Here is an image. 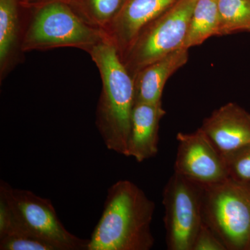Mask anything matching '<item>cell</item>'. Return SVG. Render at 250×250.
Returning <instances> with one entry per match:
<instances>
[{
    "instance_id": "cell-1",
    "label": "cell",
    "mask_w": 250,
    "mask_h": 250,
    "mask_svg": "<svg viewBox=\"0 0 250 250\" xmlns=\"http://www.w3.org/2000/svg\"><path fill=\"white\" fill-rule=\"evenodd\" d=\"M155 204L133 182L120 180L108 189L103 214L87 250H149Z\"/></svg>"
},
{
    "instance_id": "cell-2",
    "label": "cell",
    "mask_w": 250,
    "mask_h": 250,
    "mask_svg": "<svg viewBox=\"0 0 250 250\" xmlns=\"http://www.w3.org/2000/svg\"><path fill=\"white\" fill-rule=\"evenodd\" d=\"M104 83L98 126L109 150L128 156L131 117L136 101L134 83L120 61L114 46L101 42L92 50Z\"/></svg>"
},
{
    "instance_id": "cell-3",
    "label": "cell",
    "mask_w": 250,
    "mask_h": 250,
    "mask_svg": "<svg viewBox=\"0 0 250 250\" xmlns=\"http://www.w3.org/2000/svg\"><path fill=\"white\" fill-rule=\"evenodd\" d=\"M202 220L228 250H250V180L202 186Z\"/></svg>"
},
{
    "instance_id": "cell-4",
    "label": "cell",
    "mask_w": 250,
    "mask_h": 250,
    "mask_svg": "<svg viewBox=\"0 0 250 250\" xmlns=\"http://www.w3.org/2000/svg\"><path fill=\"white\" fill-rule=\"evenodd\" d=\"M203 187L177 172L163 191L167 250H192L202 220Z\"/></svg>"
},
{
    "instance_id": "cell-5",
    "label": "cell",
    "mask_w": 250,
    "mask_h": 250,
    "mask_svg": "<svg viewBox=\"0 0 250 250\" xmlns=\"http://www.w3.org/2000/svg\"><path fill=\"white\" fill-rule=\"evenodd\" d=\"M0 190L4 192L28 232L50 243L57 250H88L89 239H82L67 231L49 199L29 190L14 188L3 180Z\"/></svg>"
},
{
    "instance_id": "cell-6",
    "label": "cell",
    "mask_w": 250,
    "mask_h": 250,
    "mask_svg": "<svg viewBox=\"0 0 250 250\" xmlns=\"http://www.w3.org/2000/svg\"><path fill=\"white\" fill-rule=\"evenodd\" d=\"M197 0H177L156 18L136 42L134 62L144 68L159 59L183 48L192 12Z\"/></svg>"
},
{
    "instance_id": "cell-7",
    "label": "cell",
    "mask_w": 250,
    "mask_h": 250,
    "mask_svg": "<svg viewBox=\"0 0 250 250\" xmlns=\"http://www.w3.org/2000/svg\"><path fill=\"white\" fill-rule=\"evenodd\" d=\"M174 172L201 186L211 185L229 177L223 153L199 128L192 133L179 132Z\"/></svg>"
},
{
    "instance_id": "cell-8",
    "label": "cell",
    "mask_w": 250,
    "mask_h": 250,
    "mask_svg": "<svg viewBox=\"0 0 250 250\" xmlns=\"http://www.w3.org/2000/svg\"><path fill=\"white\" fill-rule=\"evenodd\" d=\"M93 37L71 9L62 3L45 5L39 11L28 34L36 45H71L85 43Z\"/></svg>"
},
{
    "instance_id": "cell-9",
    "label": "cell",
    "mask_w": 250,
    "mask_h": 250,
    "mask_svg": "<svg viewBox=\"0 0 250 250\" xmlns=\"http://www.w3.org/2000/svg\"><path fill=\"white\" fill-rule=\"evenodd\" d=\"M200 128L226 154L250 143V113L237 104L228 103L205 118Z\"/></svg>"
},
{
    "instance_id": "cell-10",
    "label": "cell",
    "mask_w": 250,
    "mask_h": 250,
    "mask_svg": "<svg viewBox=\"0 0 250 250\" xmlns=\"http://www.w3.org/2000/svg\"><path fill=\"white\" fill-rule=\"evenodd\" d=\"M166 111L161 102H136L131 117L128 156L139 163L154 157L159 151V123Z\"/></svg>"
},
{
    "instance_id": "cell-11",
    "label": "cell",
    "mask_w": 250,
    "mask_h": 250,
    "mask_svg": "<svg viewBox=\"0 0 250 250\" xmlns=\"http://www.w3.org/2000/svg\"><path fill=\"white\" fill-rule=\"evenodd\" d=\"M188 49L180 48L144 67L136 89V101L160 103L163 90L169 77L183 67L188 59Z\"/></svg>"
},
{
    "instance_id": "cell-12",
    "label": "cell",
    "mask_w": 250,
    "mask_h": 250,
    "mask_svg": "<svg viewBox=\"0 0 250 250\" xmlns=\"http://www.w3.org/2000/svg\"><path fill=\"white\" fill-rule=\"evenodd\" d=\"M177 0H129L118 19L122 39L129 42L136 39L148 23L166 12Z\"/></svg>"
},
{
    "instance_id": "cell-13",
    "label": "cell",
    "mask_w": 250,
    "mask_h": 250,
    "mask_svg": "<svg viewBox=\"0 0 250 250\" xmlns=\"http://www.w3.org/2000/svg\"><path fill=\"white\" fill-rule=\"evenodd\" d=\"M218 0H197L183 48L201 45L208 38L218 36Z\"/></svg>"
},
{
    "instance_id": "cell-14",
    "label": "cell",
    "mask_w": 250,
    "mask_h": 250,
    "mask_svg": "<svg viewBox=\"0 0 250 250\" xmlns=\"http://www.w3.org/2000/svg\"><path fill=\"white\" fill-rule=\"evenodd\" d=\"M218 36L250 31V0H218Z\"/></svg>"
},
{
    "instance_id": "cell-15",
    "label": "cell",
    "mask_w": 250,
    "mask_h": 250,
    "mask_svg": "<svg viewBox=\"0 0 250 250\" xmlns=\"http://www.w3.org/2000/svg\"><path fill=\"white\" fill-rule=\"evenodd\" d=\"M17 31L16 0H0V61L2 64L14 45Z\"/></svg>"
},
{
    "instance_id": "cell-16",
    "label": "cell",
    "mask_w": 250,
    "mask_h": 250,
    "mask_svg": "<svg viewBox=\"0 0 250 250\" xmlns=\"http://www.w3.org/2000/svg\"><path fill=\"white\" fill-rule=\"evenodd\" d=\"M223 154L229 177L238 180H250V143Z\"/></svg>"
},
{
    "instance_id": "cell-17",
    "label": "cell",
    "mask_w": 250,
    "mask_h": 250,
    "mask_svg": "<svg viewBox=\"0 0 250 250\" xmlns=\"http://www.w3.org/2000/svg\"><path fill=\"white\" fill-rule=\"evenodd\" d=\"M1 250H57L55 247L31 234L11 235L0 238Z\"/></svg>"
},
{
    "instance_id": "cell-18",
    "label": "cell",
    "mask_w": 250,
    "mask_h": 250,
    "mask_svg": "<svg viewBox=\"0 0 250 250\" xmlns=\"http://www.w3.org/2000/svg\"><path fill=\"white\" fill-rule=\"evenodd\" d=\"M192 250H228L225 245L205 223L199 230Z\"/></svg>"
},
{
    "instance_id": "cell-19",
    "label": "cell",
    "mask_w": 250,
    "mask_h": 250,
    "mask_svg": "<svg viewBox=\"0 0 250 250\" xmlns=\"http://www.w3.org/2000/svg\"><path fill=\"white\" fill-rule=\"evenodd\" d=\"M92 12L101 21H106L113 16L121 5V0H89Z\"/></svg>"
}]
</instances>
